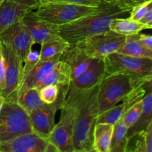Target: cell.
Returning <instances> with one entry per match:
<instances>
[{
	"mask_svg": "<svg viewBox=\"0 0 152 152\" xmlns=\"http://www.w3.org/2000/svg\"><path fill=\"white\" fill-rule=\"evenodd\" d=\"M129 10L117 3L102 1L99 11L83 16L69 23L59 26V35L71 45L75 44L92 36L110 30L114 19L129 16Z\"/></svg>",
	"mask_w": 152,
	"mask_h": 152,
	"instance_id": "obj_1",
	"label": "cell"
},
{
	"mask_svg": "<svg viewBox=\"0 0 152 152\" xmlns=\"http://www.w3.org/2000/svg\"><path fill=\"white\" fill-rule=\"evenodd\" d=\"M97 86L82 91L74 123V152H92L93 133L99 111L96 102Z\"/></svg>",
	"mask_w": 152,
	"mask_h": 152,
	"instance_id": "obj_2",
	"label": "cell"
},
{
	"mask_svg": "<svg viewBox=\"0 0 152 152\" xmlns=\"http://www.w3.org/2000/svg\"><path fill=\"white\" fill-rule=\"evenodd\" d=\"M81 92L68 88L65 102L60 109V120L48 137V140L54 144L60 152H74V123Z\"/></svg>",
	"mask_w": 152,
	"mask_h": 152,
	"instance_id": "obj_3",
	"label": "cell"
},
{
	"mask_svg": "<svg viewBox=\"0 0 152 152\" xmlns=\"http://www.w3.org/2000/svg\"><path fill=\"white\" fill-rule=\"evenodd\" d=\"M143 85L126 74H105L96 90L99 114L124 100L132 91Z\"/></svg>",
	"mask_w": 152,
	"mask_h": 152,
	"instance_id": "obj_4",
	"label": "cell"
},
{
	"mask_svg": "<svg viewBox=\"0 0 152 152\" xmlns=\"http://www.w3.org/2000/svg\"><path fill=\"white\" fill-rule=\"evenodd\" d=\"M105 74H123L145 84L152 80V59L134 57L115 52L104 58Z\"/></svg>",
	"mask_w": 152,
	"mask_h": 152,
	"instance_id": "obj_5",
	"label": "cell"
},
{
	"mask_svg": "<svg viewBox=\"0 0 152 152\" xmlns=\"http://www.w3.org/2000/svg\"><path fill=\"white\" fill-rule=\"evenodd\" d=\"M33 132L29 114L17 100L4 101L0 112V142Z\"/></svg>",
	"mask_w": 152,
	"mask_h": 152,
	"instance_id": "obj_6",
	"label": "cell"
},
{
	"mask_svg": "<svg viewBox=\"0 0 152 152\" xmlns=\"http://www.w3.org/2000/svg\"><path fill=\"white\" fill-rule=\"evenodd\" d=\"M101 7L102 3L99 7H92L76 4L43 2L34 12L42 19L59 26L96 13L100 10Z\"/></svg>",
	"mask_w": 152,
	"mask_h": 152,
	"instance_id": "obj_7",
	"label": "cell"
},
{
	"mask_svg": "<svg viewBox=\"0 0 152 152\" xmlns=\"http://www.w3.org/2000/svg\"><path fill=\"white\" fill-rule=\"evenodd\" d=\"M125 40L126 36L108 30L75 44L90 58L104 59L111 53L117 52Z\"/></svg>",
	"mask_w": 152,
	"mask_h": 152,
	"instance_id": "obj_8",
	"label": "cell"
},
{
	"mask_svg": "<svg viewBox=\"0 0 152 152\" xmlns=\"http://www.w3.org/2000/svg\"><path fill=\"white\" fill-rule=\"evenodd\" d=\"M4 65L5 87L0 92L5 101L17 100V92L22 82L23 62L9 45L0 42Z\"/></svg>",
	"mask_w": 152,
	"mask_h": 152,
	"instance_id": "obj_9",
	"label": "cell"
},
{
	"mask_svg": "<svg viewBox=\"0 0 152 152\" xmlns=\"http://www.w3.org/2000/svg\"><path fill=\"white\" fill-rule=\"evenodd\" d=\"M68 86H59V94L53 103H45L41 108L29 114L33 131L45 139L48 140L56 125V113L63 106L68 93Z\"/></svg>",
	"mask_w": 152,
	"mask_h": 152,
	"instance_id": "obj_10",
	"label": "cell"
},
{
	"mask_svg": "<svg viewBox=\"0 0 152 152\" xmlns=\"http://www.w3.org/2000/svg\"><path fill=\"white\" fill-rule=\"evenodd\" d=\"M0 42L10 46L23 63L34 45L29 31L23 25L21 19L10 25L0 35Z\"/></svg>",
	"mask_w": 152,
	"mask_h": 152,
	"instance_id": "obj_11",
	"label": "cell"
},
{
	"mask_svg": "<svg viewBox=\"0 0 152 152\" xmlns=\"http://www.w3.org/2000/svg\"><path fill=\"white\" fill-rule=\"evenodd\" d=\"M21 21L29 31L34 44H42L59 35V25L42 19L33 10L25 13Z\"/></svg>",
	"mask_w": 152,
	"mask_h": 152,
	"instance_id": "obj_12",
	"label": "cell"
},
{
	"mask_svg": "<svg viewBox=\"0 0 152 152\" xmlns=\"http://www.w3.org/2000/svg\"><path fill=\"white\" fill-rule=\"evenodd\" d=\"M48 140L34 132L0 142V152H45Z\"/></svg>",
	"mask_w": 152,
	"mask_h": 152,
	"instance_id": "obj_13",
	"label": "cell"
},
{
	"mask_svg": "<svg viewBox=\"0 0 152 152\" xmlns=\"http://www.w3.org/2000/svg\"><path fill=\"white\" fill-rule=\"evenodd\" d=\"M105 75L104 59L94 58L84 72L71 80L68 88L78 91L90 90L96 87Z\"/></svg>",
	"mask_w": 152,
	"mask_h": 152,
	"instance_id": "obj_14",
	"label": "cell"
},
{
	"mask_svg": "<svg viewBox=\"0 0 152 152\" xmlns=\"http://www.w3.org/2000/svg\"><path fill=\"white\" fill-rule=\"evenodd\" d=\"M136 88L130 94L123 100L120 105H115L107 111L98 115L96 123H105L114 125L137 102L143 98L146 92V84Z\"/></svg>",
	"mask_w": 152,
	"mask_h": 152,
	"instance_id": "obj_15",
	"label": "cell"
},
{
	"mask_svg": "<svg viewBox=\"0 0 152 152\" xmlns=\"http://www.w3.org/2000/svg\"><path fill=\"white\" fill-rule=\"evenodd\" d=\"M93 59V58L88 56L76 44L71 45L60 56V61L70 66L71 80L84 72L90 66Z\"/></svg>",
	"mask_w": 152,
	"mask_h": 152,
	"instance_id": "obj_16",
	"label": "cell"
},
{
	"mask_svg": "<svg viewBox=\"0 0 152 152\" xmlns=\"http://www.w3.org/2000/svg\"><path fill=\"white\" fill-rule=\"evenodd\" d=\"M60 55L54 56L48 60H39L37 65L27 74L21 83L18 93L27 89L35 88L40 81L43 80L50 71L53 69L56 63L60 60Z\"/></svg>",
	"mask_w": 152,
	"mask_h": 152,
	"instance_id": "obj_17",
	"label": "cell"
},
{
	"mask_svg": "<svg viewBox=\"0 0 152 152\" xmlns=\"http://www.w3.org/2000/svg\"><path fill=\"white\" fill-rule=\"evenodd\" d=\"M31 10H33L27 6L9 0L3 1L0 4V35L10 25Z\"/></svg>",
	"mask_w": 152,
	"mask_h": 152,
	"instance_id": "obj_18",
	"label": "cell"
},
{
	"mask_svg": "<svg viewBox=\"0 0 152 152\" xmlns=\"http://www.w3.org/2000/svg\"><path fill=\"white\" fill-rule=\"evenodd\" d=\"M151 122H152V91L151 82H149L146 84V92L142 98V112L134 124L128 129L126 139L145 130Z\"/></svg>",
	"mask_w": 152,
	"mask_h": 152,
	"instance_id": "obj_19",
	"label": "cell"
},
{
	"mask_svg": "<svg viewBox=\"0 0 152 152\" xmlns=\"http://www.w3.org/2000/svg\"><path fill=\"white\" fill-rule=\"evenodd\" d=\"M71 68L65 62L59 60L55 65L48 74L36 86L39 90L41 88L49 85L59 86H68L71 83Z\"/></svg>",
	"mask_w": 152,
	"mask_h": 152,
	"instance_id": "obj_20",
	"label": "cell"
},
{
	"mask_svg": "<svg viewBox=\"0 0 152 152\" xmlns=\"http://www.w3.org/2000/svg\"><path fill=\"white\" fill-rule=\"evenodd\" d=\"M114 125L96 123L93 133L92 148L95 152H109Z\"/></svg>",
	"mask_w": 152,
	"mask_h": 152,
	"instance_id": "obj_21",
	"label": "cell"
},
{
	"mask_svg": "<svg viewBox=\"0 0 152 152\" xmlns=\"http://www.w3.org/2000/svg\"><path fill=\"white\" fill-rule=\"evenodd\" d=\"M117 53L134 57L152 59V50L146 48L138 39V34L126 36V40Z\"/></svg>",
	"mask_w": 152,
	"mask_h": 152,
	"instance_id": "obj_22",
	"label": "cell"
},
{
	"mask_svg": "<svg viewBox=\"0 0 152 152\" xmlns=\"http://www.w3.org/2000/svg\"><path fill=\"white\" fill-rule=\"evenodd\" d=\"M71 46L68 41L60 36L41 44L39 51L40 60H48L52 59L57 55L62 54Z\"/></svg>",
	"mask_w": 152,
	"mask_h": 152,
	"instance_id": "obj_23",
	"label": "cell"
},
{
	"mask_svg": "<svg viewBox=\"0 0 152 152\" xmlns=\"http://www.w3.org/2000/svg\"><path fill=\"white\" fill-rule=\"evenodd\" d=\"M17 102L29 114L37 111L45 105L40 99L39 91L36 88H31L18 93Z\"/></svg>",
	"mask_w": 152,
	"mask_h": 152,
	"instance_id": "obj_24",
	"label": "cell"
},
{
	"mask_svg": "<svg viewBox=\"0 0 152 152\" xmlns=\"http://www.w3.org/2000/svg\"><path fill=\"white\" fill-rule=\"evenodd\" d=\"M110 30L124 36H129L140 33L142 30L146 29L145 25L138 21L134 20L129 17L117 18L110 24Z\"/></svg>",
	"mask_w": 152,
	"mask_h": 152,
	"instance_id": "obj_25",
	"label": "cell"
},
{
	"mask_svg": "<svg viewBox=\"0 0 152 152\" xmlns=\"http://www.w3.org/2000/svg\"><path fill=\"white\" fill-rule=\"evenodd\" d=\"M127 130V126L123 123L122 118L114 125V130H113L109 152H125V148L127 142V139H126Z\"/></svg>",
	"mask_w": 152,
	"mask_h": 152,
	"instance_id": "obj_26",
	"label": "cell"
},
{
	"mask_svg": "<svg viewBox=\"0 0 152 152\" xmlns=\"http://www.w3.org/2000/svg\"><path fill=\"white\" fill-rule=\"evenodd\" d=\"M125 152H146V142L143 131L127 139Z\"/></svg>",
	"mask_w": 152,
	"mask_h": 152,
	"instance_id": "obj_27",
	"label": "cell"
},
{
	"mask_svg": "<svg viewBox=\"0 0 152 152\" xmlns=\"http://www.w3.org/2000/svg\"><path fill=\"white\" fill-rule=\"evenodd\" d=\"M142 110V99L135 103L122 117L123 123L127 128H130L138 120Z\"/></svg>",
	"mask_w": 152,
	"mask_h": 152,
	"instance_id": "obj_28",
	"label": "cell"
},
{
	"mask_svg": "<svg viewBox=\"0 0 152 152\" xmlns=\"http://www.w3.org/2000/svg\"><path fill=\"white\" fill-rule=\"evenodd\" d=\"M39 96L44 103L52 104L56 101L59 92V87L56 85H49L39 89Z\"/></svg>",
	"mask_w": 152,
	"mask_h": 152,
	"instance_id": "obj_29",
	"label": "cell"
},
{
	"mask_svg": "<svg viewBox=\"0 0 152 152\" xmlns=\"http://www.w3.org/2000/svg\"><path fill=\"white\" fill-rule=\"evenodd\" d=\"M40 60L39 52L38 51H33L32 50L29 52L24 61L23 66H22V81L24 77L27 75L28 72L35 66L37 62ZM22 83V82H21Z\"/></svg>",
	"mask_w": 152,
	"mask_h": 152,
	"instance_id": "obj_30",
	"label": "cell"
},
{
	"mask_svg": "<svg viewBox=\"0 0 152 152\" xmlns=\"http://www.w3.org/2000/svg\"><path fill=\"white\" fill-rule=\"evenodd\" d=\"M150 10H152V0L132 7L129 12V17L139 22Z\"/></svg>",
	"mask_w": 152,
	"mask_h": 152,
	"instance_id": "obj_31",
	"label": "cell"
},
{
	"mask_svg": "<svg viewBox=\"0 0 152 152\" xmlns=\"http://www.w3.org/2000/svg\"><path fill=\"white\" fill-rule=\"evenodd\" d=\"M43 2L65 3V4H76L82 5L99 7L102 3V0H42Z\"/></svg>",
	"mask_w": 152,
	"mask_h": 152,
	"instance_id": "obj_32",
	"label": "cell"
},
{
	"mask_svg": "<svg viewBox=\"0 0 152 152\" xmlns=\"http://www.w3.org/2000/svg\"><path fill=\"white\" fill-rule=\"evenodd\" d=\"M149 1H151V0H122V1L114 3H117L120 7L130 11L132 7H135L137 5L142 4L143 3L148 2Z\"/></svg>",
	"mask_w": 152,
	"mask_h": 152,
	"instance_id": "obj_33",
	"label": "cell"
},
{
	"mask_svg": "<svg viewBox=\"0 0 152 152\" xmlns=\"http://www.w3.org/2000/svg\"><path fill=\"white\" fill-rule=\"evenodd\" d=\"M9 1L29 7L32 10L37 9L43 3L42 0H9Z\"/></svg>",
	"mask_w": 152,
	"mask_h": 152,
	"instance_id": "obj_34",
	"label": "cell"
},
{
	"mask_svg": "<svg viewBox=\"0 0 152 152\" xmlns=\"http://www.w3.org/2000/svg\"><path fill=\"white\" fill-rule=\"evenodd\" d=\"M143 132L146 142V152H152V122L148 125Z\"/></svg>",
	"mask_w": 152,
	"mask_h": 152,
	"instance_id": "obj_35",
	"label": "cell"
},
{
	"mask_svg": "<svg viewBox=\"0 0 152 152\" xmlns=\"http://www.w3.org/2000/svg\"><path fill=\"white\" fill-rule=\"evenodd\" d=\"M138 39L146 48L152 50V37L151 34H138Z\"/></svg>",
	"mask_w": 152,
	"mask_h": 152,
	"instance_id": "obj_36",
	"label": "cell"
},
{
	"mask_svg": "<svg viewBox=\"0 0 152 152\" xmlns=\"http://www.w3.org/2000/svg\"><path fill=\"white\" fill-rule=\"evenodd\" d=\"M5 87V80H4V65L3 60L2 53L0 48V92L4 90Z\"/></svg>",
	"mask_w": 152,
	"mask_h": 152,
	"instance_id": "obj_37",
	"label": "cell"
},
{
	"mask_svg": "<svg viewBox=\"0 0 152 152\" xmlns=\"http://www.w3.org/2000/svg\"><path fill=\"white\" fill-rule=\"evenodd\" d=\"M139 22L145 25L146 29H151L152 28V10H150Z\"/></svg>",
	"mask_w": 152,
	"mask_h": 152,
	"instance_id": "obj_38",
	"label": "cell"
},
{
	"mask_svg": "<svg viewBox=\"0 0 152 152\" xmlns=\"http://www.w3.org/2000/svg\"><path fill=\"white\" fill-rule=\"evenodd\" d=\"M45 152H60V151H59V148H58L54 144L52 143L51 142L48 140V143L45 147Z\"/></svg>",
	"mask_w": 152,
	"mask_h": 152,
	"instance_id": "obj_39",
	"label": "cell"
},
{
	"mask_svg": "<svg viewBox=\"0 0 152 152\" xmlns=\"http://www.w3.org/2000/svg\"><path fill=\"white\" fill-rule=\"evenodd\" d=\"M4 101H5V99H4V96L0 95V112H1V108H2L3 105H4Z\"/></svg>",
	"mask_w": 152,
	"mask_h": 152,
	"instance_id": "obj_40",
	"label": "cell"
},
{
	"mask_svg": "<svg viewBox=\"0 0 152 152\" xmlns=\"http://www.w3.org/2000/svg\"><path fill=\"white\" fill-rule=\"evenodd\" d=\"M102 1L106 3H114V2H117V1H122V0H102Z\"/></svg>",
	"mask_w": 152,
	"mask_h": 152,
	"instance_id": "obj_41",
	"label": "cell"
},
{
	"mask_svg": "<svg viewBox=\"0 0 152 152\" xmlns=\"http://www.w3.org/2000/svg\"><path fill=\"white\" fill-rule=\"evenodd\" d=\"M4 1V0H0V4H1V2H2V1Z\"/></svg>",
	"mask_w": 152,
	"mask_h": 152,
	"instance_id": "obj_42",
	"label": "cell"
},
{
	"mask_svg": "<svg viewBox=\"0 0 152 152\" xmlns=\"http://www.w3.org/2000/svg\"></svg>",
	"mask_w": 152,
	"mask_h": 152,
	"instance_id": "obj_43",
	"label": "cell"
}]
</instances>
